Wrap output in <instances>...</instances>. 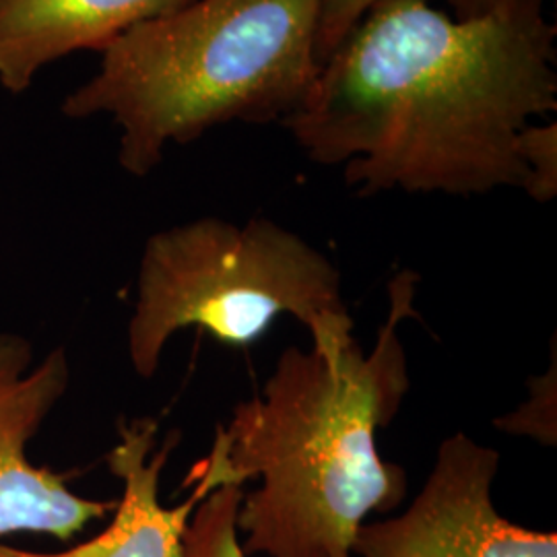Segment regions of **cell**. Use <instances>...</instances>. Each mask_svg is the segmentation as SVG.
Returning a JSON list of instances; mask_svg holds the SVG:
<instances>
[{
    "mask_svg": "<svg viewBox=\"0 0 557 557\" xmlns=\"http://www.w3.org/2000/svg\"><path fill=\"white\" fill-rule=\"evenodd\" d=\"M71 386L64 347L34 361V345L17 333H0V537L38 533L71 541L114 502L83 498L69 478L27 458L29 442Z\"/></svg>",
    "mask_w": 557,
    "mask_h": 557,
    "instance_id": "obj_6",
    "label": "cell"
},
{
    "mask_svg": "<svg viewBox=\"0 0 557 557\" xmlns=\"http://www.w3.org/2000/svg\"><path fill=\"white\" fill-rule=\"evenodd\" d=\"M547 0H499L457 20L430 0H379L281 124L359 197H473L527 186L517 140L557 112Z\"/></svg>",
    "mask_w": 557,
    "mask_h": 557,
    "instance_id": "obj_1",
    "label": "cell"
},
{
    "mask_svg": "<svg viewBox=\"0 0 557 557\" xmlns=\"http://www.w3.org/2000/svg\"><path fill=\"white\" fill-rule=\"evenodd\" d=\"M499 453L455 434L442 442L434 469L400 517L363 524L359 557H557L556 533L499 515L492 499Z\"/></svg>",
    "mask_w": 557,
    "mask_h": 557,
    "instance_id": "obj_5",
    "label": "cell"
},
{
    "mask_svg": "<svg viewBox=\"0 0 557 557\" xmlns=\"http://www.w3.org/2000/svg\"><path fill=\"white\" fill-rule=\"evenodd\" d=\"M379 0H320L319 57H331L343 38L354 29L361 15ZM457 20H475L490 13L499 0H444Z\"/></svg>",
    "mask_w": 557,
    "mask_h": 557,
    "instance_id": "obj_11",
    "label": "cell"
},
{
    "mask_svg": "<svg viewBox=\"0 0 557 557\" xmlns=\"http://www.w3.org/2000/svg\"><path fill=\"white\" fill-rule=\"evenodd\" d=\"M193 0H0V87L20 96L41 69L81 50L101 52L145 21Z\"/></svg>",
    "mask_w": 557,
    "mask_h": 557,
    "instance_id": "obj_8",
    "label": "cell"
},
{
    "mask_svg": "<svg viewBox=\"0 0 557 557\" xmlns=\"http://www.w3.org/2000/svg\"><path fill=\"white\" fill-rule=\"evenodd\" d=\"M283 314L306 324L314 347L354 337L341 273L317 246L267 218L188 221L143 248L128 358L140 379H153L182 329L246 347Z\"/></svg>",
    "mask_w": 557,
    "mask_h": 557,
    "instance_id": "obj_4",
    "label": "cell"
},
{
    "mask_svg": "<svg viewBox=\"0 0 557 557\" xmlns=\"http://www.w3.org/2000/svg\"><path fill=\"white\" fill-rule=\"evenodd\" d=\"M242 499V485H221L202 499L186 524L180 557H248L239 543Z\"/></svg>",
    "mask_w": 557,
    "mask_h": 557,
    "instance_id": "obj_9",
    "label": "cell"
},
{
    "mask_svg": "<svg viewBox=\"0 0 557 557\" xmlns=\"http://www.w3.org/2000/svg\"><path fill=\"white\" fill-rule=\"evenodd\" d=\"M160 423L156 419H122L119 442L108 455L110 471L122 481V498L112 524L91 541L60 554H36L0 545V557H180L182 537L195 508L221 485H238L227 462L221 428L209 457L193 469V494L174 508L160 502V478L180 434H170L156 448Z\"/></svg>",
    "mask_w": 557,
    "mask_h": 557,
    "instance_id": "obj_7",
    "label": "cell"
},
{
    "mask_svg": "<svg viewBox=\"0 0 557 557\" xmlns=\"http://www.w3.org/2000/svg\"><path fill=\"white\" fill-rule=\"evenodd\" d=\"M319 29L320 0H193L108 44L60 110L114 120L120 168L143 178L170 145L294 114L322 66Z\"/></svg>",
    "mask_w": 557,
    "mask_h": 557,
    "instance_id": "obj_3",
    "label": "cell"
},
{
    "mask_svg": "<svg viewBox=\"0 0 557 557\" xmlns=\"http://www.w3.org/2000/svg\"><path fill=\"white\" fill-rule=\"evenodd\" d=\"M518 160L527 172L524 193L537 202H549L557 195V124L531 122L517 140Z\"/></svg>",
    "mask_w": 557,
    "mask_h": 557,
    "instance_id": "obj_10",
    "label": "cell"
},
{
    "mask_svg": "<svg viewBox=\"0 0 557 557\" xmlns=\"http://www.w3.org/2000/svg\"><path fill=\"white\" fill-rule=\"evenodd\" d=\"M416 287L411 271L391 281V312L370 354L354 337L287 347L260 395L221 425L236 483L260 479L239 506L246 554L351 557L366 517L407 496V473L380 457L376 432L411 384L398 326L416 317Z\"/></svg>",
    "mask_w": 557,
    "mask_h": 557,
    "instance_id": "obj_2",
    "label": "cell"
}]
</instances>
